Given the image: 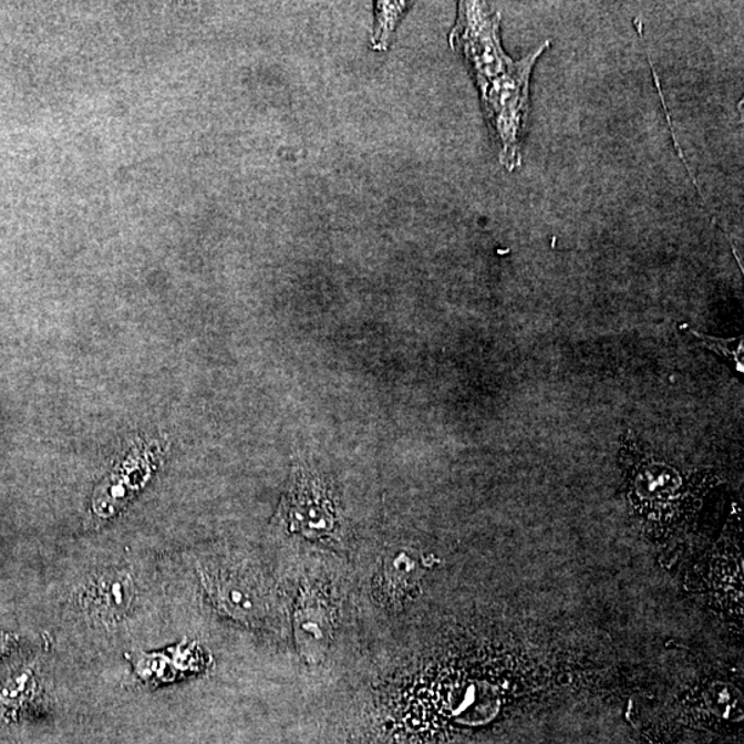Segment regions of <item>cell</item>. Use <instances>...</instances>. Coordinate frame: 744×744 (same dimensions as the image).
<instances>
[{
    "instance_id": "cell-1",
    "label": "cell",
    "mask_w": 744,
    "mask_h": 744,
    "mask_svg": "<svg viewBox=\"0 0 744 744\" xmlns=\"http://www.w3.org/2000/svg\"><path fill=\"white\" fill-rule=\"evenodd\" d=\"M451 48L462 55L480 90L484 115L500 146L506 170L521 166V140L529 110V81L535 64L550 46L513 61L500 43V13L488 3L461 2L450 33Z\"/></svg>"
},
{
    "instance_id": "cell-2",
    "label": "cell",
    "mask_w": 744,
    "mask_h": 744,
    "mask_svg": "<svg viewBox=\"0 0 744 744\" xmlns=\"http://www.w3.org/2000/svg\"><path fill=\"white\" fill-rule=\"evenodd\" d=\"M285 518L292 533L310 539L337 538L338 516L329 489L318 477L294 472L286 496Z\"/></svg>"
},
{
    "instance_id": "cell-3",
    "label": "cell",
    "mask_w": 744,
    "mask_h": 744,
    "mask_svg": "<svg viewBox=\"0 0 744 744\" xmlns=\"http://www.w3.org/2000/svg\"><path fill=\"white\" fill-rule=\"evenodd\" d=\"M334 608L323 589L306 585L298 597L294 634L298 651L309 663H318L329 650L334 633Z\"/></svg>"
},
{
    "instance_id": "cell-4",
    "label": "cell",
    "mask_w": 744,
    "mask_h": 744,
    "mask_svg": "<svg viewBox=\"0 0 744 744\" xmlns=\"http://www.w3.org/2000/svg\"><path fill=\"white\" fill-rule=\"evenodd\" d=\"M152 472L151 447H133L104 478L93 496V512L100 518H110L144 486Z\"/></svg>"
},
{
    "instance_id": "cell-5",
    "label": "cell",
    "mask_w": 744,
    "mask_h": 744,
    "mask_svg": "<svg viewBox=\"0 0 744 744\" xmlns=\"http://www.w3.org/2000/svg\"><path fill=\"white\" fill-rule=\"evenodd\" d=\"M205 582L214 601L230 617L254 623L267 613V596L261 586L248 575L216 569L205 574Z\"/></svg>"
},
{
    "instance_id": "cell-6",
    "label": "cell",
    "mask_w": 744,
    "mask_h": 744,
    "mask_svg": "<svg viewBox=\"0 0 744 744\" xmlns=\"http://www.w3.org/2000/svg\"><path fill=\"white\" fill-rule=\"evenodd\" d=\"M418 562L407 554L389 557L380 572V589L386 600L403 601L420 580Z\"/></svg>"
},
{
    "instance_id": "cell-7",
    "label": "cell",
    "mask_w": 744,
    "mask_h": 744,
    "mask_svg": "<svg viewBox=\"0 0 744 744\" xmlns=\"http://www.w3.org/2000/svg\"><path fill=\"white\" fill-rule=\"evenodd\" d=\"M407 9L409 3L405 2L375 3V24L371 35V48L375 52H385L400 19Z\"/></svg>"
},
{
    "instance_id": "cell-8",
    "label": "cell",
    "mask_w": 744,
    "mask_h": 744,
    "mask_svg": "<svg viewBox=\"0 0 744 744\" xmlns=\"http://www.w3.org/2000/svg\"><path fill=\"white\" fill-rule=\"evenodd\" d=\"M97 589L99 607L106 613H120L130 604L133 599V586L127 577L123 575H112L100 580Z\"/></svg>"
},
{
    "instance_id": "cell-9",
    "label": "cell",
    "mask_w": 744,
    "mask_h": 744,
    "mask_svg": "<svg viewBox=\"0 0 744 744\" xmlns=\"http://www.w3.org/2000/svg\"><path fill=\"white\" fill-rule=\"evenodd\" d=\"M33 675L31 670H21L4 682L0 688V702L3 706L17 707L25 701L28 693L31 692Z\"/></svg>"
},
{
    "instance_id": "cell-10",
    "label": "cell",
    "mask_w": 744,
    "mask_h": 744,
    "mask_svg": "<svg viewBox=\"0 0 744 744\" xmlns=\"http://www.w3.org/2000/svg\"><path fill=\"white\" fill-rule=\"evenodd\" d=\"M703 342V345L712 349L724 358L731 359L735 363L737 371L743 372V340H721V338L706 337L698 331H691Z\"/></svg>"
},
{
    "instance_id": "cell-11",
    "label": "cell",
    "mask_w": 744,
    "mask_h": 744,
    "mask_svg": "<svg viewBox=\"0 0 744 744\" xmlns=\"http://www.w3.org/2000/svg\"><path fill=\"white\" fill-rule=\"evenodd\" d=\"M2 645H3V640H0V647H2Z\"/></svg>"
}]
</instances>
